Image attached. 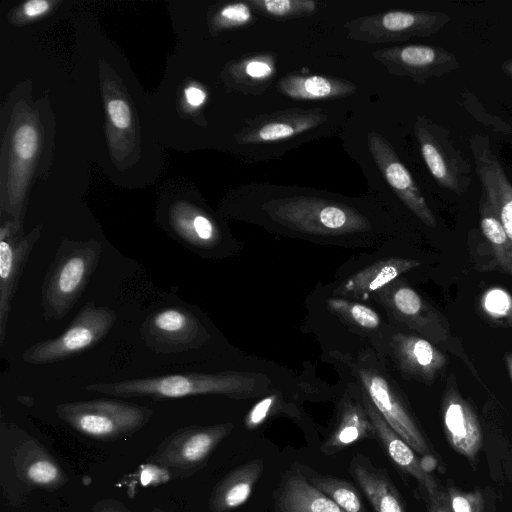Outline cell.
<instances>
[{"label": "cell", "mask_w": 512, "mask_h": 512, "mask_svg": "<svg viewBox=\"0 0 512 512\" xmlns=\"http://www.w3.org/2000/svg\"><path fill=\"white\" fill-rule=\"evenodd\" d=\"M450 20V16L441 11L388 10L348 21L344 29L351 40L379 44L429 37Z\"/></svg>", "instance_id": "52a82bcc"}, {"label": "cell", "mask_w": 512, "mask_h": 512, "mask_svg": "<svg viewBox=\"0 0 512 512\" xmlns=\"http://www.w3.org/2000/svg\"><path fill=\"white\" fill-rule=\"evenodd\" d=\"M218 25L223 28L249 26L255 21L248 2H233L223 6L218 13Z\"/></svg>", "instance_id": "d590c367"}, {"label": "cell", "mask_w": 512, "mask_h": 512, "mask_svg": "<svg viewBox=\"0 0 512 512\" xmlns=\"http://www.w3.org/2000/svg\"><path fill=\"white\" fill-rule=\"evenodd\" d=\"M264 470L262 459H253L225 475L213 488L208 507L211 512H230L251 496Z\"/></svg>", "instance_id": "d4e9b609"}, {"label": "cell", "mask_w": 512, "mask_h": 512, "mask_svg": "<svg viewBox=\"0 0 512 512\" xmlns=\"http://www.w3.org/2000/svg\"><path fill=\"white\" fill-rule=\"evenodd\" d=\"M505 363L512 382V352H508L505 354Z\"/></svg>", "instance_id": "f6af8a7d"}, {"label": "cell", "mask_w": 512, "mask_h": 512, "mask_svg": "<svg viewBox=\"0 0 512 512\" xmlns=\"http://www.w3.org/2000/svg\"><path fill=\"white\" fill-rule=\"evenodd\" d=\"M413 130L422 158L438 185L460 196L466 193L472 182L471 165L455 147L450 132L421 115L416 116Z\"/></svg>", "instance_id": "ba28073f"}, {"label": "cell", "mask_w": 512, "mask_h": 512, "mask_svg": "<svg viewBox=\"0 0 512 512\" xmlns=\"http://www.w3.org/2000/svg\"><path fill=\"white\" fill-rule=\"evenodd\" d=\"M359 389L383 419L414 451L425 455L430 449L425 437L390 379L375 366L358 363L355 368Z\"/></svg>", "instance_id": "9c48e42d"}, {"label": "cell", "mask_w": 512, "mask_h": 512, "mask_svg": "<svg viewBox=\"0 0 512 512\" xmlns=\"http://www.w3.org/2000/svg\"><path fill=\"white\" fill-rule=\"evenodd\" d=\"M277 89L295 100H328L349 96L357 88L343 78L291 73L278 81Z\"/></svg>", "instance_id": "484cf974"}, {"label": "cell", "mask_w": 512, "mask_h": 512, "mask_svg": "<svg viewBox=\"0 0 512 512\" xmlns=\"http://www.w3.org/2000/svg\"><path fill=\"white\" fill-rule=\"evenodd\" d=\"M186 99L192 106H199L205 100V93L196 87H189L185 91Z\"/></svg>", "instance_id": "b9f144b4"}, {"label": "cell", "mask_w": 512, "mask_h": 512, "mask_svg": "<svg viewBox=\"0 0 512 512\" xmlns=\"http://www.w3.org/2000/svg\"><path fill=\"white\" fill-rule=\"evenodd\" d=\"M141 335L150 349L162 354L199 348L209 338L198 318L182 307L161 308L150 314Z\"/></svg>", "instance_id": "8fae6325"}, {"label": "cell", "mask_w": 512, "mask_h": 512, "mask_svg": "<svg viewBox=\"0 0 512 512\" xmlns=\"http://www.w3.org/2000/svg\"><path fill=\"white\" fill-rule=\"evenodd\" d=\"M441 414L446 438L461 455L473 459L482 446V430L469 403L459 393L453 375L447 379Z\"/></svg>", "instance_id": "e0dca14e"}, {"label": "cell", "mask_w": 512, "mask_h": 512, "mask_svg": "<svg viewBox=\"0 0 512 512\" xmlns=\"http://www.w3.org/2000/svg\"><path fill=\"white\" fill-rule=\"evenodd\" d=\"M101 245L94 241H64L46 273L41 307L46 320H61L75 305L96 270Z\"/></svg>", "instance_id": "3957f363"}, {"label": "cell", "mask_w": 512, "mask_h": 512, "mask_svg": "<svg viewBox=\"0 0 512 512\" xmlns=\"http://www.w3.org/2000/svg\"><path fill=\"white\" fill-rule=\"evenodd\" d=\"M389 348L400 370L424 383H432L446 365L445 355L422 336L395 333Z\"/></svg>", "instance_id": "d6986e66"}, {"label": "cell", "mask_w": 512, "mask_h": 512, "mask_svg": "<svg viewBox=\"0 0 512 512\" xmlns=\"http://www.w3.org/2000/svg\"><path fill=\"white\" fill-rule=\"evenodd\" d=\"M480 307L492 321L512 326V296L505 289L493 287L486 290L481 296Z\"/></svg>", "instance_id": "d6a6232c"}, {"label": "cell", "mask_w": 512, "mask_h": 512, "mask_svg": "<svg viewBox=\"0 0 512 512\" xmlns=\"http://www.w3.org/2000/svg\"><path fill=\"white\" fill-rule=\"evenodd\" d=\"M91 512H132L122 502L116 499H103L94 504Z\"/></svg>", "instance_id": "ab89813d"}, {"label": "cell", "mask_w": 512, "mask_h": 512, "mask_svg": "<svg viewBox=\"0 0 512 512\" xmlns=\"http://www.w3.org/2000/svg\"><path fill=\"white\" fill-rule=\"evenodd\" d=\"M420 467L425 473L434 471L437 466V461L431 454H425L420 459Z\"/></svg>", "instance_id": "7bdbcfd3"}, {"label": "cell", "mask_w": 512, "mask_h": 512, "mask_svg": "<svg viewBox=\"0 0 512 512\" xmlns=\"http://www.w3.org/2000/svg\"><path fill=\"white\" fill-rule=\"evenodd\" d=\"M293 468L334 501L344 512H368L357 488L342 478L321 474L303 464L294 463Z\"/></svg>", "instance_id": "83f0119b"}, {"label": "cell", "mask_w": 512, "mask_h": 512, "mask_svg": "<svg viewBox=\"0 0 512 512\" xmlns=\"http://www.w3.org/2000/svg\"><path fill=\"white\" fill-rule=\"evenodd\" d=\"M16 477L30 488L56 491L68 482L58 461L34 437L23 433L10 451Z\"/></svg>", "instance_id": "2e32d148"}, {"label": "cell", "mask_w": 512, "mask_h": 512, "mask_svg": "<svg viewBox=\"0 0 512 512\" xmlns=\"http://www.w3.org/2000/svg\"><path fill=\"white\" fill-rule=\"evenodd\" d=\"M269 380L246 372L175 373L156 377L96 383L83 389L111 396L182 398L197 395H224L245 399L265 393Z\"/></svg>", "instance_id": "7a4b0ae2"}, {"label": "cell", "mask_w": 512, "mask_h": 512, "mask_svg": "<svg viewBox=\"0 0 512 512\" xmlns=\"http://www.w3.org/2000/svg\"><path fill=\"white\" fill-rule=\"evenodd\" d=\"M349 472L375 512H406L386 471L374 466L368 457L354 455L350 461Z\"/></svg>", "instance_id": "cb8c5ba5"}, {"label": "cell", "mask_w": 512, "mask_h": 512, "mask_svg": "<svg viewBox=\"0 0 512 512\" xmlns=\"http://www.w3.org/2000/svg\"><path fill=\"white\" fill-rule=\"evenodd\" d=\"M245 216L277 232L315 238L370 234L378 223L372 203L297 186L248 184Z\"/></svg>", "instance_id": "6da1fadb"}, {"label": "cell", "mask_w": 512, "mask_h": 512, "mask_svg": "<svg viewBox=\"0 0 512 512\" xmlns=\"http://www.w3.org/2000/svg\"><path fill=\"white\" fill-rule=\"evenodd\" d=\"M108 113L112 123L118 128H126L130 124V110L127 104L115 99L108 104Z\"/></svg>", "instance_id": "f35d334b"}, {"label": "cell", "mask_w": 512, "mask_h": 512, "mask_svg": "<svg viewBox=\"0 0 512 512\" xmlns=\"http://www.w3.org/2000/svg\"><path fill=\"white\" fill-rule=\"evenodd\" d=\"M360 392L374 427L375 439L397 467L414 477L425 488L433 501L438 500L436 497L437 484L430 474L421 469L420 460L412 447L389 426L368 396L361 390Z\"/></svg>", "instance_id": "7402d4cb"}, {"label": "cell", "mask_w": 512, "mask_h": 512, "mask_svg": "<svg viewBox=\"0 0 512 512\" xmlns=\"http://www.w3.org/2000/svg\"><path fill=\"white\" fill-rule=\"evenodd\" d=\"M152 512H164V510L160 509V508H154L152 510Z\"/></svg>", "instance_id": "7dc6e473"}, {"label": "cell", "mask_w": 512, "mask_h": 512, "mask_svg": "<svg viewBox=\"0 0 512 512\" xmlns=\"http://www.w3.org/2000/svg\"><path fill=\"white\" fill-rule=\"evenodd\" d=\"M480 228L497 264L512 276V245L492 205L484 195L479 200Z\"/></svg>", "instance_id": "f1b7e54d"}, {"label": "cell", "mask_w": 512, "mask_h": 512, "mask_svg": "<svg viewBox=\"0 0 512 512\" xmlns=\"http://www.w3.org/2000/svg\"><path fill=\"white\" fill-rule=\"evenodd\" d=\"M459 105L466 109L477 121L482 123L487 129L512 135V126L497 115L488 113L479 99L468 89L460 93Z\"/></svg>", "instance_id": "836d02e7"}, {"label": "cell", "mask_w": 512, "mask_h": 512, "mask_svg": "<svg viewBox=\"0 0 512 512\" xmlns=\"http://www.w3.org/2000/svg\"><path fill=\"white\" fill-rule=\"evenodd\" d=\"M469 147L481 184V194L492 205L512 245V183L493 153L490 138L487 135L478 133L471 135Z\"/></svg>", "instance_id": "9a60e30c"}, {"label": "cell", "mask_w": 512, "mask_h": 512, "mask_svg": "<svg viewBox=\"0 0 512 512\" xmlns=\"http://www.w3.org/2000/svg\"><path fill=\"white\" fill-rule=\"evenodd\" d=\"M230 422L180 428L167 436L149 456L147 463L184 477L202 469L213 451L233 430Z\"/></svg>", "instance_id": "8992f818"}, {"label": "cell", "mask_w": 512, "mask_h": 512, "mask_svg": "<svg viewBox=\"0 0 512 512\" xmlns=\"http://www.w3.org/2000/svg\"><path fill=\"white\" fill-rule=\"evenodd\" d=\"M367 144L375 164L397 197L426 226L435 228L437 222L432 210L391 143L372 131L367 134Z\"/></svg>", "instance_id": "5bb4252c"}, {"label": "cell", "mask_w": 512, "mask_h": 512, "mask_svg": "<svg viewBox=\"0 0 512 512\" xmlns=\"http://www.w3.org/2000/svg\"><path fill=\"white\" fill-rule=\"evenodd\" d=\"M448 496L451 512H483V497L478 491L463 493L451 488Z\"/></svg>", "instance_id": "8d00e7d4"}, {"label": "cell", "mask_w": 512, "mask_h": 512, "mask_svg": "<svg viewBox=\"0 0 512 512\" xmlns=\"http://www.w3.org/2000/svg\"><path fill=\"white\" fill-rule=\"evenodd\" d=\"M327 120L328 116L318 108H290L248 120L237 138L248 146L282 144L316 130Z\"/></svg>", "instance_id": "4fadbf2b"}, {"label": "cell", "mask_w": 512, "mask_h": 512, "mask_svg": "<svg viewBox=\"0 0 512 512\" xmlns=\"http://www.w3.org/2000/svg\"><path fill=\"white\" fill-rule=\"evenodd\" d=\"M433 505L430 507L428 512H451L450 510H447L444 508V506L440 505L438 503V500L433 501Z\"/></svg>", "instance_id": "bcb514c9"}, {"label": "cell", "mask_w": 512, "mask_h": 512, "mask_svg": "<svg viewBox=\"0 0 512 512\" xmlns=\"http://www.w3.org/2000/svg\"><path fill=\"white\" fill-rule=\"evenodd\" d=\"M251 8L267 18L289 20L303 18L318 10L314 0H248Z\"/></svg>", "instance_id": "1f68e13d"}, {"label": "cell", "mask_w": 512, "mask_h": 512, "mask_svg": "<svg viewBox=\"0 0 512 512\" xmlns=\"http://www.w3.org/2000/svg\"><path fill=\"white\" fill-rule=\"evenodd\" d=\"M48 9V2L44 0H32L25 4L24 12L28 16H37Z\"/></svg>", "instance_id": "60d3db41"}, {"label": "cell", "mask_w": 512, "mask_h": 512, "mask_svg": "<svg viewBox=\"0 0 512 512\" xmlns=\"http://www.w3.org/2000/svg\"><path fill=\"white\" fill-rule=\"evenodd\" d=\"M421 265L415 259L388 257L369 264L341 281L332 296L364 301L398 277Z\"/></svg>", "instance_id": "ffe728a7"}, {"label": "cell", "mask_w": 512, "mask_h": 512, "mask_svg": "<svg viewBox=\"0 0 512 512\" xmlns=\"http://www.w3.org/2000/svg\"><path fill=\"white\" fill-rule=\"evenodd\" d=\"M176 228L184 242L191 245V250L197 253L218 251L221 233L208 216L196 214L189 219L181 218L176 222Z\"/></svg>", "instance_id": "f546056e"}, {"label": "cell", "mask_w": 512, "mask_h": 512, "mask_svg": "<svg viewBox=\"0 0 512 512\" xmlns=\"http://www.w3.org/2000/svg\"><path fill=\"white\" fill-rule=\"evenodd\" d=\"M116 318L111 308L88 302L61 335L30 346L22 353V360L29 364H50L91 349L108 334Z\"/></svg>", "instance_id": "5b68a950"}, {"label": "cell", "mask_w": 512, "mask_h": 512, "mask_svg": "<svg viewBox=\"0 0 512 512\" xmlns=\"http://www.w3.org/2000/svg\"><path fill=\"white\" fill-rule=\"evenodd\" d=\"M283 400L280 393L269 394L255 403L244 418V426L254 430L263 425L271 417L283 410Z\"/></svg>", "instance_id": "e575fe53"}, {"label": "cell", "mask_w": 512, "mask_h": 512, "mask_svg": "<svg viewBox=\"0 0 512 512\" xmlns=\"http://www.w3.org/2000/svg\"><path fill=\"white\" fill-rule=\"evenodd\" d=\"M372 57L390 74L423 84L459 69L457 56L443 47L425 44L390 46L375 50Z\"/></svg>", "instance_id": "7c38bea8"}, {"label": "cell", "mask_w": 512, "mask_h": 512, "mask_svg": "<svg viewBox=\"0 0 512 512\" xmlns=\"http://www.w3.org/2000/svg\"><path fill=\"white\" fill-rule=\"evenodd\" d=\"M37 147V133L30 125L21 126L15 134V149L24 159L31 158Z\"/></svg>", "instance_id": "74e56055"}, {"label": "cell", "mask_w": 512, "mask_h": 512, "mask_svg": "<svg viewBox=\"0 0 512 512\" xmlns=\"http://www.w3.org/2000/svg\"><path fill=\"white\" fill-rule=\"evenodd\" d=\"M274 512H344L293 468L283 475L274 494Z\"/></svg>", "instance_id": "603a6c76"}, {"label": "cell", "mask_w": 512, "mask_h": 512, "mask_svg": "<svg viewBox=\"0 0 512 512\" xmlns=\"http://www.w3.org/2000/svg\"><path fill=\"white\" fill-rule=\"evenodd\" d=\"M55 411L71 428L99 441L129 437L154 414L149 407L113 399L62 403Z\"/></svg>", "instance_id": "277c9868"}, {"label": "cell", "mask_w": 512, "mask_h": 512, "mask_svg": "<svg viewBox=\"0 0 512 512\" xmlns=\"http://www.w3.org/2000/svg\"><path fill=\"white\" fill-rule=\"evenodd\" d=\"M501 71L512 80V58L501 64Z\"/></svg>", "instance_id": "ee69618b"}, {"label": "cell", "mask_w": 512, "mask_h": 512, "mask_svg": "<svg viewBox=\"0 0 512 512\" xmlns=\"http://www.w3.org/2000/svg\"><path fill=\"white\" fill-rule=\"evenodd\" d=\"M277 71V56L272 52L249 53L235 61L229 70L234 88L244 94L260 96L271 86Z\"/></svg>", "instance_id": "4316f807"}, {"label": "cell", "mask_w": 512, "mask_h": 512, "mask_svg": "<svg viewBox=\"0 0 512 512\" xmlns=\"http://www.w3.org/2000/svg\"><path fill=\"white\" fill-rule=\"evenodd\" d=\"M326 304L334 315L359 330H377L382 324L380 315L373 308L357 300L332 296Z\"/></svg>", "instance_id": "4dcf8cb0"}, {"label": "cell", "mask_w": 512, "mask_h": 512, "mask_svg": "<svg viewBox=\"0 0 512 512\" xmlns=\"http://www.w3.org/2000/svg\"><path fill=\"white\" fill-rule=\"evenodd\" d=\"M38 233L32 232L18 241L11 227L4 226L0 231V344L5 338L11 302L19 278L24 270Z\"/></svg>", "instance_id": "ac0fdd59"}, {"label": "cell", "mask_w": 512, "mask_h": 512, "mask_svg": "<svg viewBox=\"0 0 512 512\" xmlns=\"http://www.w3.org/2000/svg\"><path fill=\"white\" fill-rule=\"evenodd\" d=\"M371 297L397 321L432 342H444L450 336L446 317L401 280H394Z\"/></svg>", "instance_id": "30bf717a"}, {"label": "cell", "mask_w": 512, "mask_h": 512, "mask_svg": "<svg viewBox=\"0 0 512 512\" xmlns=\"http://www.w3.org/2000/svg\"><path fill=\"white\" fill-rule=\"evenodd\" d=\"M366 439H375V433L359 390V397L345 395L341 400L334 426L321 444L320 451L332 456Z\"/></svg>", "instance_id": "44dd1931"}]
</instances>
